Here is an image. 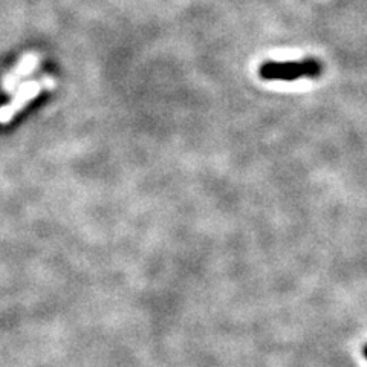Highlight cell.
I'll use <instances>...</instances> for the list:
<instances>
[{
	"mask_svg": "<svg viewBox=\"0 0 367 367\" xmlns=\"http://www.w3.org/2000/svg\"><path fill=\"white\" fill-rule=\"evenodd\" d=\"M55 89V78L51 75H43L39 80H30L22 83L13 93L6 105L0 106V124H9L21 112L30 106L42 92H51Z\"/></svg>",
	"mask_w": 367,
	"mask_h": 367,
	"instance_id": "6da1fadb",
	"label": "cell"
},
{
	"mask_svg": "<svg viewBox=\"0 0 367 367\" xmlns=\"http://www.w3.org/2000/svg\"><path fill=\"white\" fill-rule=\"evenodd\" d=\"M323 66L315 59L300 62H267L259 68L262 80L267 81H296L300 78H317Z\"/></svg>",
	"mask_w": 367,
	"mask_h": 367,
	"instance_id": "7a4b0ae2",
	"label": "cell"
},
{
	"mask_svg": "<svg viewBox=\"0 0 367 367\" xmlns=\"http://www.w3.org/2000/svg\"><path fill=\"white\" fill-rule=\"evenodd\" d=\"M40 62L42 57L37 52H28L22 55L21 60L4 75L0 88H2L6 95H11L22 83L26 81V78H30L31 75L40 68Z\"/></svg>",
	"mask_w": 367,
	"mask_h": 367,
	"instance_id": "3957f363",
	"label": "cell"
},
{
	"mask_svg": "<svg viewBox=\"0 0 367 367\" xmlns=\"http://www.w3.org/2000/svg\"><path fill=\"white\" fill-rule=\"evenodd\" d=\"M364 356H366V359H367V346L364 347Z\"/></svg>",
	"mask_w": 367,
	"mask_h": 367,
	"instance_id": "277c9868",
	"label": "cell"
}]
</instances>
